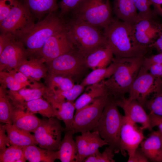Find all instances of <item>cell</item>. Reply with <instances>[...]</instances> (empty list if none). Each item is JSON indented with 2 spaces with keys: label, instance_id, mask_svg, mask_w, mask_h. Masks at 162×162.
<instances>
[{
  "label": "cell",
  "instance_id": "obj_19",
  "mask_svg": "<svg viewBox=\"0 0 162 162\" xmlns=\"http://www.w3.org/2000/svg\"><path fill=\"white\" fill-rule=\"evenodd\" d=\"M11 120L12 124L16 127L34 133L40 125L41 120L34 114L27 111L25 109L13 105Z\"/></svg>",
  "mask_w": 162,
  "mask_h": 162
},
{
  "label": "cell",
  "instance_id": "obj_18",
  "mask_svg": "<svg viewBox=\"0 0 162 162\" xmlns=\"http://www.w3.org/2000/svg\"><path fill=\"white\" fill-rule=\"evenodd\" d=\"M43 97L51 105L55 112L56 118L62 120L65 127L64 131L72 132L74 120V113L76 110L74 102L70 101H59L51 96L44 95Z\"/></svg>",
  "mask_w": 162,
  "mask_h": 162
},
{
  "label": "cell",
  "instance_id": "obj_17",
  "mask_svg": "<svg viewBox=\"0 0 162 162\" xmlns=\"http://www.w3.org/2000/svg\"><path fill=\"white\" fill-rule=\"evenodd\" d=\"M114 100L117 106L123 109L125 116L136 123L140 124L141 125L140 127L143 130H152L149 115L147 114L144 106L138 101L135 100H129L125 97Z\"/></svg>",
  "mask_w": 162,
  "mask_h": 162
},
{
  "label": "cell",
  "instance_id": "obj_46",
  "mask_svg": "<svg viewBox=\"0 0 162 162\" xmlns=\"http://www.w3.org/2000/svg\"><path fill=\"white\" fill-rule=\"evenodd\" d=\"M148 70L153 76L157 78H162V64H155L150 66Z\"/></svg>",
  "mask_w": 162,
  "mask_h": 162
},
{
  "label": "cell",
  "instance_id": "obj_31",
  "mask_svg": "<svg viewBox=\"0 0 162 162\" xmlns=\"http://www.w3.org/2000/svg\"><path fill=\"white\" fill-rule=\"evenodd\" d=\"M24 108L27 111L33 114L39 113L48 118H56L55 112L51 105L42 98L28 102L25 105Z\"/></svg>",
  "mask_w": 162,
  "mask_h": 162
},
{
  "label": "cell",
  "instance_id": "obj_40",
  "mask_svg": "<svg viewBox=\"0 0 162 162\" xmlns=\"http://www.w3.org/2000/svg\"><path fill=\"white\" fill-rule=\"evenodd\" d=\"M149 0H133L137 10L139 11L138 16L150 17L156 16L150 8Z\"/></svg>",
  "mask_w": 162,
  "mask_h": 162
},
{
  "label": "cell",
  "instance_id": "obj_11",
  "mask_svg": "<svg viewBox=\"0 0 162 162\" xmlns=\"http://www.w3.org/2000/svg\"><path fill=\"white\" fill-rule=\"evenodd\" d=\"M60 120L55 117L41 120L34 133L40 147L54 151L58 150L64 129Z\"/></svg>",
  "mask_w": 162,
  "mask_h": 162
},
{
  "label": "cell",
  "instance_id": "obj_37",
  "mask_svg": "<svg viewBox=\"0 0 162 162\" xmlns=\"http://www.w3.org/2000/svg\"><path fill=\"white\" fill-rule=\"evenodd\" d=\"M115 152L110 146L105 148L102 153L98 149L94 153L87 157L83 162H114Z\"/></svg>",
  "mask_w": 162,
  "mask_h": 162
},
{
  "label": "cell",
  "instance_id": "obj_43",
  "mask_svg": "<svg viewBox=\"0 0 162 162\" xmlns=\"http://www.w3.org/2000/svg\"><path fill=\"white\" fill-rule=\"evenodd\" d=\"M6 132L5 125H0V152L6 148L7 146H10L8 138Z\"/></svg>",
  "mask_w": 162,
  "mask_h": 162
},
{
  "label": "cell",
  "instance_id": "obj_28",
  "mask_svg": "<svg viewBox=\"0 0 162 162\" xmlns=\"http://www.w3.org/2000/svg\"><path fill=\"white\" fill-rule=\"evenodd\" d=\"M64 132V135L58 150L59 159L62 162H76L77 148L73 134L69 131Z\"/></svg>",
  "mask_w": 162,
  "mask_h": 162
},
{
  "label": "cell",
  "instance_id": "obj_32",
  "mask_svg": "<svg viewBox=\"0 0 162 162\" xmlns=\"http://www.w3.org/2000/svg\"><path fill=\"white\" fill-rule=\"evenodd\" d=\"M44 78L46 86L53 92L67 91L75 85L72 79L62 76L47 73Z\"/></svg>",
  "mask_w": 162,
  "mask_h": 162
},
{
  "label": "cell",
  "instance_id": "obj_38",
  "mask_svg": "<svg viewBox=\"0 0 162 162\" xmlns=\"http://www.w3.org/2000/svg\"><path fill=\"white\" fill-rule=\"evenodd\" d=\"M144 107L149 110V113L162 116V91L154 94L152 98L147 99Z\"/></svg>",
  "mask_w": 162,
  "mask_h": 162
},
{
  "label": "cell",
  "instance_id": "obj_34",
  "mask_svg": "<svg viewBox=\"0 0 162 162\" xmlns=\"http://www.w3.org/2000/svg\"><path fill=\"white\" fill-rule=\"evenodd\" d=\"M6 90L0 86V121L12 124L11 115L13 105L10 102Z\"/></svg>",
  "mask_w": 162,
  "mask_h": 162
},
{
  "label": "cell",
  "instance_id": "obj_9",
  "mask_svg": "<svg viewBox=\"0 0 162 162\" xmlns=\"http://www.w3.org/2000/svg\"><path fill=\"white\" fill-rule=\"evenodd\" d=\"M32 14L26 5L19 2L0 22L2 33H10L19 38L34 23Z\"/></svg>",
  "mask_w": 162,
  "mask_h": 162
},
{
  "label": "cell",
  "instance_id": "obj_4",
  "mask_svg": "<svg viewBox=\"0 0 162 162\" xmlns=\"http://www.w3.org/2000/svg\"><path fill=\"white\" fill-rule=\"evenodd\" d=\"M65 22L54 13L48 14L18 38L24 45L28 56L37 54L47 40L56 32L63 29Z\"/></svg>",
  "mask_w": 162,
  "mask_h": 162
},
{
  "label": "cell",
  "instance_id": "obj_14",
  "mask_svg": "<svg viewBox=\"0 0 162 162\" xmlns=\"http://www.w3.org/2000/svg\"><path fill=\"white\" fill-rule=\"evenodd\" d=\"M143 130L136 123L123 116L120 139V152L123 156H125L127 153L128 159L133 156L144 139Z\"/></svg>",
  "mask_w": 162,
  "mask_h": 162
},
{
  "label": "cell",
  "instance_id": "obj_8",
  "mask_svg": "<svg viewBox=\"0 0 162 162\" xmlns=\"http://www.w3.org/2000/svg\"><path fill=\"white\" fill-rule=\"evenodd\" d=\"M109 98L108 94L101 96L76 111L72 131L73 134L95 130Z\"/></svg>",
  "mask_w": 162,
  "mask_h": 162
},
{
  "label": "cell",
  "instance_id": "obj_22",
  "mask_svg": "<svg viewBox=\"0 0 162 162\" xmlns=\"http://www.w3.org/2000/svg\"><path fill=\"white\" fill-rule=\"evenodd\" d=\"M114 55L110 46L105 44L97 49L85 58L87 67L93 70L107 67L112 62Z\"/></svg>",
  "mask_w": 162,
  "mask_h": 162
},
{
  "label": "cell",
  "instance_id": "obj_7",
  "mask_svg": "<svg viewBox=\"0 0 162 162\" xmlns=\"http://www.w3.org/2000/svg\"><path fill=\"white\" fill-rule=\"evenodd\" d=\"M45 64L48 73L69 78L74 81L83 75L89 68L85 58L74 49L45 62Z\"/></svg>",
  "mask_w": 162,
  "mask_h": 162
},
{
  "label": "cell",
  "instance_id": "obj_1",
  "mask_svg": "<svg viewBox=\"0 0 162 162\" xmlns=\"http://www.w3.org/2000/svg\"><path fill=\"white\" fill-rule=\"evenodd\" d=\"M104 33L115 58L145 56L150 49L137 44L133 38L131 26L117 18H113L104 28Z\"/></svg>",
  "mask_w": 162,
  "mask_h": 162
},
{
  "label": "cell",
  "instance_id": "obj_49",
  "mask_svg": "<svg viewBox=\"0 0 162 162\" xmlns=\"http://www.w3.org/2000/svg\"><path fill=\"white\" fill-rule=\"evenodd\" d=\"M159 133H160V139H161V143H162V133L160 132L159 131Z\"/></svg>",
  "mask_w": 162,
  "mask_h": 162
},
{
  "label": "cell",
  "instance_id": "obj_12",
  "mask_svg": "<svg viewBox=\"0 0 162 162\" xmlns=\"http://www.w3.org/2000/svg\"><path fill=\"white\" fill-rule=\"evenodd\" d=\"M155 16H138L135 22L131 26L133 38L139 45L149 48L162 31V23L155 19Z\"/></svg>",
  "mask_w": 162,
  "mask_h": 162
},
{
  "label": "cell",
  "instance_id": "obj_47",
  "mask_svg": "<svg viewBox=\"0 0 162 162\" xmlns=\"http://www.w3.org/2000/svg\"><path fill=\"white\" fill-rule=\"evenodd\" d=\"M149 4L153 7L152 11L154 14L162 17V0H149Z\"/></svg>",
  "mask_w": 162,
  "mask_h": 162
},
{
  "label": "cell",
  "instance_id": "obj_23",
  "mask_svg": "<svg viewBox=\"0 0 162 162\" xmlns=\"http://www.w3.org/2000/svg\"><path fill=\"white\" fill-rule=\"evenodd\" d=\"M140 145V148L149 161L162 162V144L158 130L152 133Z\"/></svg>",
  "mask_w": 162,
  "mask_h": 162
},
{
  "label": "cell",
  "instance_id": "obj_36",
  "mask_svg": "<svg viewBox=\"0 0 162 162\" xmlns=\"http://www.w3.org/2000/svg\"><path fill=\"white\" fill-rule=\"evenodd\" d=\"M0 86L8 90L18 91L27 86L18 82L9 73L5 71H0Z\"/></svg>",
  "mask_w": 162,
  "mask_h": 162
},
{
  "label": "cell",
  "instance_id": "obj_35",
  "mask_svg": "<svg viewBox=\"0 0 162 162\" xmlns=\"http://www.w3.org/2000/svg\"><path fill=\"white\" fill-rule=\"evenodd\" d=\"M85 87L80 83L75 84L72 88L67 91L53 92L50 89L47 92L53 98L58 101L74 102L83 92Z\"/></svg>",
  "mask_w": 162,
  "mask_h": 162
},
{
  "label": "cell",
  "instance_id": "obj_13",
  "mask_svg": "<svg viewBox=\"0 0 162 162\" xmlns=\"http://www.w3.org/2000/svg\"><path fill=\"white\" fill-rule=\"evenodd\" d=\"M28 57L23 43L17 37L10 34L8 42L0 54V71L15 69Z\"/></svg>",
  "mask_w": 162,
  "mask_h": 162
},
{
  "label": "cell",
  "instance_id": "obj_29",
  "mask_svg": "<svg viewBox=\"0 0 162 162\" xmlns=\"http://www.w3.org/2000/svg\"><path fill=\"white\" fill-rule=\"evenodd\" d=\"M117 59L114 58L112 62L107 67L93 70L83 79L81 84L85 87L98 83L110 77L118 66Z\"/></svg>",
  "mask_w": 162,
  "mask_h": 162
},
{
  "label": "cell",
  "instance_id": "obj_2",
  "mask_svg": "<svg viewBox=\"0 0 162 162\" xmlns=\"http://www.w3.org/2000/svg\"><path fill=\"white\" fill-rule=\"evenodd\" d=\"M65 28L74 49L85 58L107 44L100 28L78 19L73 17L65 22Z\"/></svg>",
  "mask_w": 162,
  "mask_h": 162
},
{
  "label": "cell",
  "instance_id": "obj_5",
  "mask_svg": "<svg viewBox=\"0 0 162 162\" xmlns=\"http://www.w3.org/2000/svg\"><path fill=\"white\" fill-rule=\"evenodd\" d=\"M118 107L115 100L109 97L95 130L115 153L120 152V134L124 116Z\"/></svg>",
  "mask_w": 162,
  "mask_h": 162
},
{
  "label": "cell",
  "instance_id": "obj_33",
  "mask_svg": "<svg viewBox=\"0 0 162 162\" xmlns=\"http://www.w3.org/2000/svg\"><path fill=\"white\" fill-rule=\"evenodd\" d=\"M26 160L22 146L11 145L0 152V162H25Z\"/></svg>",
  "mask_w": 162,
  "mask_h": 162
},
{
  "label": "cell",
  "instance_id": "obj_21",
  "mask_svg": "<svg viewBox=\"0 0 162 162\" xmlns=\"http://www.w3.org/2000/svg\"><path fill=\"white\" fill-rule=\"evenodd\" d=\"M46 88V86H44L40 88H24L15 91H6L12 104L14 106L24 109L25 105L28 102L42 98Z\"/></svg>",
  "mask_w": 162,
  "mask_h": 162
},
{
  "label": "cell",
  "instance_id": "obj_3",
  "mask_svg": "<svg viewBox=\"0 0 162 162\" xmlns=\"http://www.w3.org/2000/svg\"><path fill=\"white\" fill-rule=\"evenodd\" d=\"M145 56L116 58L117 67L113 74L103 80L109 96L115 100L124 97L142 66Z\"/></svg>",
  "mask_w": 162,
  "mask_h": 162
},
{
  "label": "cell",
  "instance_id": "obj_48",
  "mask_svg": "<svg viewBox=\"0 0 162 162\" xmlns=\"http://www.w3.org/2000/svg\"><path fill=\"white\" fill-rule=\"evenodd\" d=\"M150 49L154 48L160 53H162V31L159 37L152 44L149 45Z\"/></svg>",
  "mask_w": 162,
  "mask_h": 162
},
{
  "label": "cell",
  "instance_id": "obj_20",
  "mask_svg": "<svg viewBox=\"0 0 162 162\" xmlns=\"http://www.w3.org/2000/svg\"><path fill=\"white\" fill-rule=\"evenodd\" d=\"M14 69L21 72L33 81H39L48 73L45 60L39 57L27 59Z\"/></svg>",
  "mask_w": 162,
  "mask_h": 162
},
{
  "label": "cell",
  "instance_id": "obj_30",
  "mask_svg": "<svg viewBox=\"0 0 162 162\" xmlns=\"http://www.w3.org/2000/svg\"><path fill=\"white\" fill-rule=\"evenodd\" d=\"M32 14L40 19L44 15L54 13L58 8L56 0H24Z\"/></svg>",
  "mask_w": 162,
  "mask_h": 162
},
{
  "label": "cell",
  "instance_id": "obj_41",
  "mask_svg": "<svg viewBox=\"0 0 162 162\" xmlns=\"http://www.w3.org/2000/svg\"><path fill=\"white\" fill-rule=\"evenodd\" d=\"M18 2L17 0H0V22L7 16Z\"/></svg>",
  "mask_w": 162,
  "mask_h": 162
},
{
  "label": "cell",
  "instance_id": "obj_24",
  "mask_svg": "<svg viewBox=\"0 0 162 162\" xmlns=\"http://www.w3.org/2000/svg\"><path fill=\"white\" fill-rule=\"evenodd\" d=\"M113 10L118 19L130 26L138 17L133 0H114Z\"/></svg>",
  "mask_w": 162,
  "mask_h": 162
},
{
  "label": "cell",
  "instance_id": "obj_45",
  "mask_svg": "<svg viewBox=\"0 0 162 162\" xmlns=\"http://www.w3.org/2000/svg\"><path fill=\"white\" fill-rule=\"evenodd\" d=\"M150 124L152 129L155 127L158 128V130L162 133V116L149 113L148 114Z\"/></svg>",
  "mask_w": 162,
  "mask_h": 162
},
{
  "label": "cell",
  "instance_id": "obj_25",
  "mask_svg": "<svg viewBox=\"0 0 162 162\" xmlns=\"http://www.w3.org/2000/svg\"><path fill=\"white\" fill-rule=\"evenodd\" d=\"M25 156L30 162H54L59 159L58 150L54 151L33 145L23 146Z\"/></svg>",
  "mask_w": 162,
  "mask_h": 162
},
{
  "label": "cell",
  "instance_id": "obj_6",
  "mask_svg": "<svg viewBox=\"0 0 162 162\" xmlns=\"http://www.w3.org/2000/svg\"><path fill=\"white\" fill-rule=\"evenodd\" d=\"M72 12L73 18L99 28H105L113 19L110 0H83Z\"/></svg>",
  "mask_w": 162,
  "mask_h": 162
},
{
  "label": "cell",
  "instance_id": "obj_39",
  "mask_svg": "<svg viewBox=\"0 0 162 162\" xmlns=\"http://www.w3.org/2000/svg\"><path fill=\"white\" fill-rule=\"evenodd\" d=\"M82 0H62L59 5L60 9L59 17L62 18L64 16L72 12Z\"/></svg>",
  "mask_w": 162,
  "mask_h": 162
},
{
  "label": "cell",
  "instance_id": "obj_16",
  "mask_svg": "<svg viewBox=\"0 0 162 162\" xmlns=\"http://www.w3.org/2000/svg\"><path fill=\"white\" fill-rule=\"evenodd\" d=\"M77 136L75 141L77 148L76 162H83L88 157L100 148L108 145L106 141L100 136L98 131H88Z\"/></svg>",
  "mask_w": 162,
  "mask_h": 162
},
{
  "label": "cell",
  "instance_id": "obj_27",
  "mask_svg": "<svg viewBox=\"0 0 162 162\" xmlns=\"http://www.w3.org/2000/svg\"><path fill=\"white\" fill-rule=\"evenodd\" d=\"M108 94L103 81L87 86L85 92L74 102L76 111L93 102L97 98Z\"/></svg>",
  "mask_w": 162,
  "mask_h": 162
},
{
  "label": "cell",
  "instance_id": "obj_15",
  "mask_svg": "<svg viewBox=\"0 0 162 162\" xmlns=\"http://www.w3.org/2000/svg\"><path fill=\"white\" fill-rule=\"evenodd\" d=\"M73 49V45L64 27L50 36L36 54L47 62Z\"/></svg>",
  "mask_w": 162,
  "mask_h": 162
},
{
  "label": "cell",
  "instance_id": "obj_10",
  "mask_svg": "<svg viewBox=\"0 0 162 162\" xmlns=\"http://www.w3.org/2000/svg\"><path fill=\"white\" fill-rule=\"evenodd\" d=\"M161 91V78L153 76L142 66L129 88L128 99L136 100L144 107L148 95Z\"/></svg>",
  "mask_w": 162,
  "mask_h": 162
},
{
  "label": "cell",
  "instance_id": "obj_26",
  "mask_svg": "<svg viewBox=\"0 0 162 162\" xmlns=\"http://www.w3.org/2000/svg\"><path fill=\"white\" fill-rule=\"evenodd\" d=\"M5 127L11 145L24 146L38 145L34 135L31 132L18 128L12 124H6Z\"/></svg>",
  "mask_w": 162,
  "mask_h": 162
},
{
  "label": "cell",
  "instance_id": "obj_42",
  "mask_svg": "<svg viewBox=\"0 0 162 162\" xmlns=\"http://www.w3.org/2000/svg\"><path fill=\"white\" fill-rule=\"evenodd\" d=\"M155 64H162V52L148 57H145L142 66L148 70L150 66Z\"/></svg>",
  "mask_w": 162,
  "mask_h": 162
},
{
  "label": "cell",
  "instance_id": "obj_44",
  "mask_svg": "<svg viewBox=\"0 0 162 162\" xmlns=\"http://www.w3.org/2000/svg\"><path fill=\"white\" fill-rule=\"evenodd\" d=\"M128 162H148L149 160L140 148H137L133 156L128 159Z\"/></svg>",
  "mask_w": 162,
  "mask_h": 162
}]
</instances>
